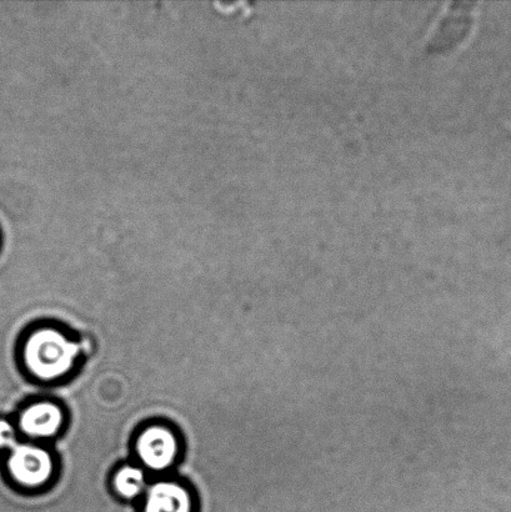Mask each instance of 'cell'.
<instances>
[{
  "label": "cell",
  "mask_w": 511,
  "mask_h": 512,
  "mask_svg": "<svg viewBox=\"0 0 511 512\" xmlns=\"http://www.w3.org/2000/svg\"><path fill=\"white\" fill-rule=\"evenodd\" d=\"M80 346L57 329L44 328L28 336L23 346V360L35 378L53 381L73 369Z\"/></svg>",
  "instance_id": "6da1fadb"
},
{
  "label": "cell",
  "mask_w": 511,
  "mask_h": 512,
  "mask_svg": "<svg viewBox=\"0 0 511 512\" xmlns=\"http://www.w3.org/2000/svg\"><path fill=\"white\" fill-rule=\"evenodd\" d=\"M7 468L10 478L24 488H39L53 475V459L49 451L32 444H18L10 450Z\"/></svg>",
  "instance_id": "7a4b0ae2"
},
{
  "label": "cell",
  "mask_w": 511,
  "mask_h": 512,
  "mask_svg": "<svg viewBox=\"0 0 511 512\" xmlns=\"http://www.w3.org/2000/svg\"><path fill=\"white\" fill-rule=\"evenodd\" d=\"M137 453L140 461L148 469L167 470L174 464L179 453L177 436L164 426H150L139 435Z\"/></svg>",
  "instance_id": "3957f363"
},
{
  "label": "cell",
  "mask_w": 511,
  "mask_h": 512,
  "mask_svg": "<svg viewBox=\"0 0 511 512\" xmlns=\"http://www.w3.org/2000/svg\"><path fill=\"white\" fill-rule=\"evenodd\" d=\"M63 411L50 401L34 403L19 416V429L33 439H49L59 433L63 425Z\"/></svg>",
  "instance_id": "277c9868"
},
{
  "label": "cell",
  "mask_w": 511,
  "mask_h": 512,
  "mask_svg": "<svg viewBox=\"0 0 511 512\" xmlns=\"http://www.w3.org/2000/svg\"><path fill=\"white\" fill-rule=\"evenodd\" d=\"M463 2H453L447 4V9L440 14L437 24L434 25L432 32L428 35V48L433 52H445L450 48L457 47L463 42L465 32H467V12L463 10Z\"/></svg>",
  "instance_id": "5b68a950"
},
{
  "label": "cell",
  "mask_w": 511,
  "mask_h": 512,
  "mask_svg": "<svg viewBox=\"0 0 511 512\" xmlns=\"http://www.w3.org/2000/svg\"><path fill=\"white\" fill-rule=\"evenodd\" d=\"M144 512H192V498L184 486L174 481H159L147 491Z\"/></svg>",
  "instance_id": "8992f818"
},
{
  "label": "cell",
  "mask_w": 511,
  "mask_h": 512,
  "mask_svg": "<svg viewBox=\"0 0 511 512\" xmlns=\"http://www.w3.org/2000/svg\"><path fill=\"white\" fill-rule=\"evenodd\" d=\"M144 471L137 466L125 465L114 475L113 485L117 493L124 499H134L145 489Z\"/></svg>",
  "instance_id": "52a82bcc"
},
{
  "label": "cell",
  "mask_w": 511,
  "mask_h": 512,
  "mask_svg": "<svg viewBox=\"0 0 511 512\" xmlns=\"http://www.w3.org/2000/svg\"><path fill=\"white\" fill-rule=\"evenodd\" d=\"M18 444L17 430L8 420L0 419V450H12Z\"/></svg>",
  "instance_id": "ba28073f"
}]
</instances>
